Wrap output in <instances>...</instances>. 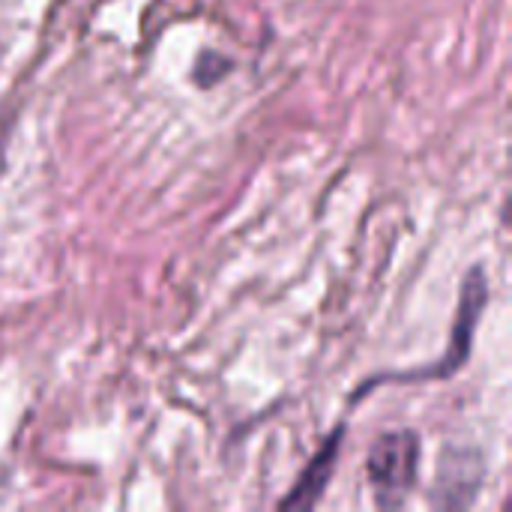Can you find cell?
I'll return each instance as SVG.
<instances>
[{
  "mask_svg": "<svg viewBox=\"0 0 512 512\" xmlns=\"http://www.w3.org/2000/svg\"><path fill=\"white\" fill-rule=\"evenodd\" d=\"M480 459L468 450H450L438 471V504L468 507L480 486Z\"/></svg>",
  "mask_w": 512,
  "mask_h": 512,
  "instance_id": "3",
  "label": "cell"
},
{
  "mask_svg": "<svg viewBox=\"0 0 512 512\" xmlns=\"http://www.w3.org/2000/svg\"><path fill=\"white\" fill-rule=\"evenodd\" d=\"M336 453H339V432L327 438L324 450L312 459V465H309V468L303 471V477L294 483L291 495L282 501L285 510H291V507L306 510V507H315V504L321 501V495H324V489H327V483H330V477H333Z\"/></svg>",
  "mask_w": 512,
  "mask_h": 512,
  "instance_id": "4",
  "label": "cell"
},
{
  "mask_svg": "<svg viewBox=\"0 0 512 512\" xmlns=\"http://www.w3.org/2000/svg\"><path fill=\"white\" fill-rule=\"evenodd\" d=\"M486 300H489V285H486V276L480 267H474L468 273V279L462 282V291H459V309H456V318H453V333H450V348L444 354V360L432 363L429 369L423 372H408V375H387V378H378V381H429V378H450L456 375L468 357H471V345H474V333H477V321L486 309ZM372 381V384H378Z\"/></svg>",
  "mask_w": 512,
  "mask_h": 512,
  "instance_id": "2",
  "label": "cell"
},
{
  "mask_svg": "<svg viewBox=\"0 0 512 512\" xmlns=\"http://www.w3.org/2000/svg\"><path fill=\"white\" fill-rule=\"evenodd\" d=\"M6 123H0V174H3V168H6Z\"/></svg>",
  "mask_w": 512,
  "mask_h": 512,
  "instance_id": "5",
  "label": "cell"
},
{
  "mask_svg": "<svg viewBox=\"0 0 512 512\" xmlns=\"http://www.w3.org/2000/svg\"><path fill=\"white\" fill-rule=\"evenodd\" d=\"M420 438L414 432L381 435L366 459V474L381 507H396L408 498L417 483Z\"/></svg>",
  "mask_w": 512,
  "mask_h": 512,
  "instance_id": "1",
  "label": "cell"
}]
</instances>
